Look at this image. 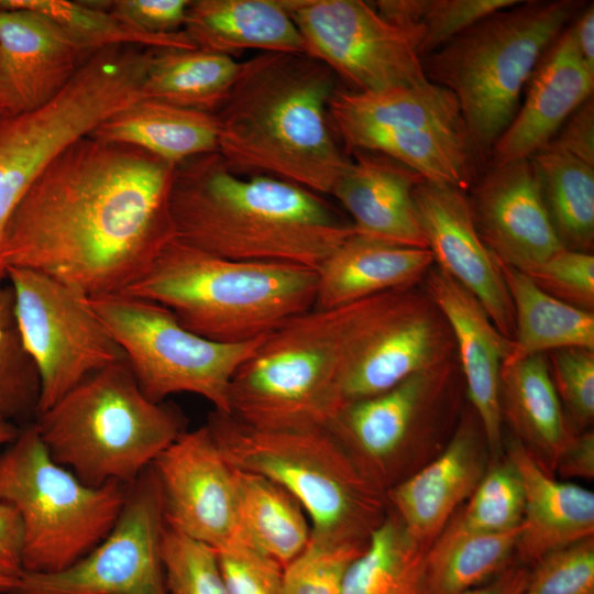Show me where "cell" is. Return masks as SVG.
<instances>
[{"label": "cell", "instance_id": "obj_1", "mask_svg": "<svg viewBox=\"0 0 594 594\" xmlns=\"http://www.w3.org/2000/svg\"><path fill=\"white\" fill-rule=\"evenodd\" d=\"M175 165L85 135L34 179L6 230L8 267L44 273L97 298L124 293L175 239Z\"/></svg>", "mask_w": 594, "mask_h": 594}, {"label": "cell", "instance_id": "obj_2", "mask_svg": "<svg viewBox=\"0 0 594 594\" xmlns=\"http://www.w3.org/2000/svg\"><path fill=\"white\" fill-rule=\"evenodd\" d=\"M169 216L176 240L234 261L312 270L354 234L316 193L266 175H239L218 152L175 167Z\"/></svg>", "mask_w": 594, "mask_h": 594}, {"label": "cell", "instance_id": "obj_3", "mask_svg": "<svg viewBox=\"0 0 594 594\" xmlns=\"http://www.w3.org/2000/svg\"><path fill=\"white\" fill-rule=\"evenodd\" d=\"M337 76L304 54L263 52L241 62L215 113L217 152L239 175H266L316 194L346 168L328 119Z\"/></svg>", "mask_w": 594, "mask_h": 594}, {"label": "cell", "instance_id": "obj_4", "mask_svg": "<svg viewBox=\"0 0 594 594\" xmlns=\"http://www.w3.org/2000/svg\"><path fill=\"white\" fill-rule=\"evenodd\" d=\"M316 290V270L223 258L174 239L124 294L166 307L202 338L241 343L312 309Z\"/></svg>", "mask_w": 594, "mask_h": 594}, {"label": "cell", "instance_id": "obj_5", "mask_svg": "<svg viewBox=\"0 0 594 594\" xmlns=\"http://www.w3.org/2000/svg\"><path fill=\"white\" fill-rule=\"evenodd\" d=\"M206 425L232 468L263 475L298 501L312 536L366 547L389 512L386 492L326 427L262 429L216 410Z\"/></svg>", "mask_w": 594, "mask_h": 594}, {"label": "cell", "instance_id": "obj_6", "mask_svg": "<svg viewBox=\"0 0 594 594\" xmlns=\"http://www.w3.org/2000/svg\"><path fill=\"white\" fill-rule=\"evenodd\" d=\"M51 457L89 486L130 485L187 428L148 399L125 360L86 377L33 420Z\"/></svg>", "mask_w": 594, "mask_h": 594}, {"label": "cell", "instance_id": "obj_7", "mask_svg": "<svg viewBox=\"0 0 594 594\" xmlns=\"http://www.w3.org/2000/svg\"><path fill=\"white\" fill-rule=\"evenodd\" d=\"M372 298L312 308L268 332L233 376L228 415L262 429L326 427L339 410L338 384Z\"/></svg>", "mask_w": 594, "mask_h": 594}, {"label": "cell", "instance_id": "obj_8", "mask_svg": "<svg viewBox=\"0 0 594 594\" xmlns=\"http://www.w3.org/2000/svg\"><path fill=\"white\" fill-rule=\"evenodd\" d=\"M580 1H520L421 58L427 79L455 97L479 156L514 119L540 59L580 12Z\"/></svg>", "mask_w": 594, "mask_h": 594}, {"label": "cell", "instance_id": "obj_9", "mask_svg": "<svg viewBox=\"0 0 594 594\" xmlns=\"http://www.w3.org/2000/svg\"><path fill=\"white\" fill-rule=\"evenodd\" d=\"M128 486H89L58 464L33 421L0 452V503L19 514L23 571H61L89 553L111 531Z\"/></svg>", "mask_w": 594, "mask_h": 594}, {"label": "cell", "instance_id": "obj_10", "mask_svg": "<svg viewBox=\"0 0 594 594\" xmlns=\"http://www.w3.org/2000/svg\"><path fill=\"white\" fill-rule=\"evenodd\" d=\"M328 119L348 152L387 156L424 180L466 191L479 157L453 94L427 81L377 92L338 88Z\"/></svg>", "mask_w": 594, "mask_h": 594}, {"label": "cell", "instance_id": "obj_11", "mask_svg": "<svg viewBox=\"0 0 594 594\" xmlns=\"http://www.w3.org/2000/svg\"><path fill=\"white\" fill-rule=\"evenodd\" d=\"M465 398L455 358L378 395L342 406L326 428L360 470L386 492L441 452Z\"/></svg>", "mask_w": 594, "mask_h": 594}, {"label": "cell", "instance_id": "obj_12", "mask_svg": "<svg viewBox=\"0 0 594 594\" xmlns=\"http://www.w3.org/2000/svg\"><path fill=\"white\" fill-rule=\"evenodd\" d=\"M88 300L123 351L139 387L155 403L189 393L230 414L233 376L266 336L220 343L189 331L169 309L145 298L121 293Z\"/></svg>", "mask_w": 594, "mask_h": 594}, {"label": "cell", "instance_id": "obj_13", "mask_svg": "<svg viewBox=\"0 0 594 594\" xmlns=\"http://www.w3.org/2000/svg\"><path fill=\"white\" fill-rule=\"evenodd\" d=\"M140 97L133 70L113 53L99 52L48 102L0 120V285L7 278L6 230L34 179L63 148Z\"/></svg>", "mask_w": 594, "mask_h": 594}, {"label": "cell", "instance_id": "obj_14", "mask_svg": "<svg viewBox=\"0 0 594 594\" xmlns=\"http://www.w3.org/2000/svg\"><path fill=\"white\" fill-rule=\"evenodd\" d=\"M7 278L19 332L40 378L36 414L89 375L125 360L87 297L29 268L8 267Z\"/></svg>", "mask_w": 594, "mask_h": 594}, {"label": "cell", "instance_id": "obj_15", "mask_svg": "<svg viewBox=\"0 0 594 594\" xmlns=\"http://www.w3.org/2000/svg\"><path fill=\"white\" fill-rule=\"evenodd\" d=\"M297 26L306 55L352 90L377 92L429 81L409 30L363 0H280Z\"/></svg>", "mask_w": 594, "mask_h": 594}, {"label": "cell", "instance_id": "obj_16", "mask_svg": "<svg viewBox=\"0 0 594 594\" xmlns=\"http://www.w3.org/2000/svg\"><path fill=\"white\" fill-rule=\"evenodd\" d=\"M455 358L451 329L422 288L374 296L338 384L339 409Z\"/></svg>", "mask_w": 594, "mask_h": 594}, {"label": "cell", "instance_id": "obj_17", "mask_svg": "<svg viewBox=\"0 0 594 594\" xmlns=\"http://www.w3.org/2000/svg\"><path fill=\"white\" fill-rule=\"evenodd\" d=\"M164 528L162 493L151 465L128 486L120 516L99 544L61 571H23L7 594H168Z\"/></svg>", "mask_w": 594, "mask_h": 594}, {"label": "cell", "instance_id": "obj_18", "mask_svg": "<svg viewBox=\"0 0 594 594\" xmlns=\"http://www.w3.org/2000/svg\"><path fill=\"white\" fill-rule=\"evenodd\" d=\"M152 468L167 527L215 550L238 534L235 470L207 425L186 429Z\"/></svg>", "mask_w": 594, "mask_h": 594}, {"label": "cell", "instance_id": "obj_19", "mask_svg": "<svg viewBox=\"0 0 594 594\" xmlns=\"http://www.w3.org/2000/svg\"><path fill=\"white\" fill-rule=\"evenodd\" d=\"M413 198L435 265L469 290L497 330L513 340V304L497 260L479 234L466 191L422 180Z\"/></svg>", "mask_w": 594, "mask_h": 594}, {"label": "cell", "instance_id": "obj_20", "mask_svg": "<svg viewBox=\"0 0 594 594\" xmlns=\"http://www.w3.org/2000/svg\"><path fill=\"white\" fill-rule=\"evenodd\" d=\"M468 197L480 237L505 264L525 271L565 249L530 158L492 165Z\"/></svg>", "mask_w": 594, "mask_h": 594}, {"label": "cell", "instance_id": "obj_21", "mask_svg": "<svg viewBox=\"0 0 594 594\" xmlns=\"http://www.w3.org/2000/svg\"><path fill=\"white\" fill-rule=\"evenodd\" d=\"M491 463L482 424L468 403L441 452L386 491L389 508L427 549L470 498Z\"/></svg>", "mask_w": 594, "mask_h": 594}, {"label": "cell", "instance_id": "obj_22", "mask_svg": "<svg viewBox=\"0 0 594 594\" xmlns=\"http://www.w3.org/2000/svg\"><path fill=\"white\" fill-rule=\"evenodd\" d=\"M421 283L451 329L468 403L482 424L491 461H496L505 454L499 388L512 340L497 330L469 290L436 265Z\"/></svg>", "mask_w": 594, "mask_h": 594}, {"label": "cell", "instance_id": "obj_23", "mask_svg": "<svg viewBox=\"0 0 594 594\" xmlns=\"http://www.w3.org/2000/svg\"><path fill=\"white\" fill-rule=\"evenodd\" d=\"M525 99L494 143L492 165L527 160L548 146L569 117L593 97L594 70L581 57L571 25L548 48Z\"/></svg>", "mask_w": 594, "mask_h": 594}, {"label": "cell", "instance_id": "obj_24", "mask_svg": "<svg viewBox=\"0 0 594 594\" xmlns=\"http://www.w3.org/2000/svg\"><path fill=\"white\" fill-rule=\"evenodd\" d=\"M331 195L352 217L354 233L396 245L428 249L413 191L424 178L381 154L351 152Z\"/></svg>", "mask_w": 594, "mask_h": 594}, {"label": "cell", "instance_id": "obj_25", "mask_svg": "<svg viewBox=\"0 0 594 594\" xmlns=\"http://www.w3.org/2000/svg\"><path fill=\"white\" fill-rule=\"evenodd\" d=\"M504 453L517 468L525 491V509L515 562L532 565L543 556L594 536V493L547 473L509 433Z\"/></svg>", "mask_w": 594, "mask_h": 594}, {"label": "cell", "instance_id": "obj_26", "mask_svg": "<svg viewBox=\"0 0 594 594\" xmlns=\"http://www.w3.org/2000/svg\"><path fill=\"white\" fill-rule=\"evenodd\" d=\"M435 265L428 249L358 234L343 241L316 270L315 309H332L421 284Z\"/></svg>", "mask_w": 594, "mask_h": 594}, {"label": "cell", "instance_id": "obj_27", "mask_svg": "<svg viewBox=\"0 0 594 594\" xmlns=\"http://www.w3.org/2000/svg\"><path fill=\"white\" fill-rule=\"evenodd\" d=\"M86 58L43 15L0 7V64L24 110L53 99Z\"/></svg>", "mask_w": 594, "mask_h": 594}, {"label": "cell", "instance_id": "obj_28", "mask_svg": "<svg viewBox=\"0 0 594 594\" xmlns=\"http://www.w3.org/2000/svg\"><path fill=\"white\" fill-rule=\"evenodd\" d=\"M499 405L509 435L554 475L562 453L579 432L564 413L546 354L503 363Z\"/></svg>", "mask_w": 594, "mask_h": 594}, {"label": "cell", "instance_id": "obj_29", "mask_svg": "<svg viewBox=\"0 0 594 594\" xmlns=\"http://www.w3.org/2000/svg\"><path fill=\"white\" fill-rule=\"evenodd\" d=\"M183 31L197 48L230 57L248 50L306 55L280 0L190 1Z\"/></svg>", "mask_w": 594, "mask_h": 594}, {"label": "cell", "instance_id": "obj_30", "mask_svg": "<svg viewBox=\"0 0 594 594\" xmlns=\"http://www.w3.org/2000/svg\"><path fill=\"white\" fill-rule=\"evenodd\" d=\"M92 136L142 150L172 165L217 152L215 114L143 98L117 112Z\"/></svg>", "mask_w": 594, "mask_h": 594}, {"label": "cell", "instance_id": "obj_31", "mask_svg": "<svg viewBox=\"0 0 594 594\" xmlns=\"http://www.w3.org/2000/svg\"><path fill=\"white\" fill-rule=\"evenodd\" d=\"M496 257V256H495ZM497 264L514 309L515 333L504 362L564 348L594 350V314L570 306L541 290L524 272Z\"/></svg>", "mask_w": 594, "mask_h": 594}, {"label": "cell", "instance_id": "obj_32", "mask_svg": "<svg viewBox=\"0 0 594 594\" xmlns=\"http://www.w3.org/2000/svg\"><path fill=\"white\" fill-rule=\"evenodd\" d=\"M519 532L474 531L451 518L426 552L428 594H464L497 576L514 563Z\"/></svg>", "mask_w": 594, "mask_h": 594}, {"label": "cell", "instance_id": "obj_33", "mask_svg": "<svg viewBox=\"0 0 594 594\" xmlns=\"http://www.w3.org/2000/svg\"><path fill=\"white\" fill-rule=\"evenodd\" d=\"M240 66L233 57L200 48L154 51L142 92L146 99L215 114Z\"/></svg>", "mask_w": 594, "mask_h": 594}, {"label": "cell", "instance_id": "obj_34", "mask_svg": "<svg viewBox=\"0 0 594 594\" xmlns=\"http://www.w3.org/2000/svg\"><path fill=\"white\" fill-rule=\"evenodd\" d=\"M234 470L240 530L285 568L310 539L311 527L304 508L274 481Z\"/></svg>", "mask_w": 594, "mask_h": 594}, {"label": "cell", "instance_id": "obj_35", "mask_svg": "<svg viewBox=\"0 0 594 594\" xmlns=\"http://www.w3.org/2000/svg\"><path fill=\"white\" fill-rule=\"evenodd\" d=\"M0 7L31 10L43 15L86 56L118 46L155 51L197 48L184 31L151 34L130 25L105 6L69 0H0Z\"/></svg>", "mask_w": 594, "mask_h": 594}, {"label": "cell", "instance_id": "obj_36", "mask_svg": "<svg viewBox=\"0 0 594 594\" xmlns=\"http://www.w3.org/2000/svg\"><path fill=\"white\" fill-rule=\"evenodd\" d=\"M426 552L389 508L348 569L341 594H428Z\"/></svg>", "mask_w": 594, "mask_h": 594}, {"label": "cell", "instance_id": "obj_37", "mask_svg": "<svg viewBox=\"0 0 594 594\" xmlns=\"http://www.w3.org/2000/svg\"><path fill=\"white\" fill-rule=\"evenodd\" d=\"M530 161L557 234L568 250L594 245V165L571 154L543 148Z\"/></svg>", "mask_w": 594, "mask_h": 594}, {"label": "cell", "instance_id": "obj_38", "mask_svg": "<svg viewBox=\"0 0 594 594\" xmlns=\"http://www.w3.org/2000/svg\"><path fill=\"white\" fill-rule=\"evenodd\" d=\"M38 398L40 378L19 332L12 287L0 285V417L31 422Z\"/></svg>", "mask_w": 594, "mask_h": 594}, {"label": "cell", "instance_id": "obj_39", "mask_svg": "<svg viewBox=\"0 0 594 594\" xmlns=\"http://www.w3.org/2000/svg\"><path fill=\"white\" fill-rule=\"evenodd\" d=\"M518 2L520 0H399L395 19L411 32L422 58L482 19Z\"/></svg>", "mask_w": 594, "mask_h": 594}, {"label": "cell", "instance_id": "obj_40", "mask_svg": "<svg viewBox=\"0 0 594 594\" xmlns=\"http://www.w3.org/2000/svg\"><path fill=\"white\" fill-rule=\"evenodd\" d=\"M525 491L520 474L504 454L491 461L482 481L452 516L462 527L482 532H502L520 527Z\"/></svg>", "mask_w": 594, "mask_h": 594}, {"label": "cell", "instance_id": "obj_41", "mask_svg": "<svg viewBox=\"0 0 594 594\" xmlns=\"http://www.w3.org/2000/svg\"><path fill=\"white\" fill-rule=\"evenodd\" d=\"M162 561L168 594H229L216 550L166 525Z\"/></svg>", "mask_w": 594, "mask_h": 594}, {"label": "cell", "instance_id": "obj_42", "mask_svg": "<svg viewBox=\"0 0 594 594\" xmlns=\"http://www.w3.org/2000/svg\"><path fill=\"white\" fill-rule=\"evenodd\" d=\"M365 548L310 535L284 568L285 594H341L348 569Z\"/></svg>", "mask_w": 594, "mask_h": 594}, {"label": "cell", "instance_id": "obj_43", "mask_svg": "<svg viewBox=\"0 0 594 594\" xmlns=\"http://www.w3.org/2000/svg\"><path fill=\"white\" fill-rule=\"evenodd\" d=\"M564 413L575 431L594 421V350L564 348L546 354Z\"/></svg>", "mask_w": 594, "mask_h": 594}, {"label": "cell", "instance_id": "obj_44", "mask_svg": "<svg viewBox=\"0 0 594 594\" xmlns=\"http://www.w3.org/2000/svg\"><path fill=\"white\" fill-rule=\"evenodd\" d=\"M531 566L522 594H594V536L554 550Z\"/></svg>", "mask_w": 594, "mask_h": 594}, {"label": "cell", "instance_id": "obj_45", "mask_svg": "<svg viewBox=\"0 0 594 594\" xmlns=\"http://www.w3.org/2000/svg\"><path fill=\"white\" fill-rule=\"evenodd\" d=\"M216 552L229 594H285L283 565L241 530Z\"/></svg>", "mask_w": 594, "mask_h": 594}, {"label": "cell", "instance_id": "obj_46", "mask_svg": "<svg viewBox=\"0 0 594 594\" xmlns=\"http://www.w3.org/2000/svg\"><path fill=\"white\" fill-rule=\"evenodd\" d=\"M524 272L548 295L594 314V255L563 249Z\"/></svg>", "mask_w": 594, "mask_h": 594}, {"label": "cell", "instance_id": "obj_47", "mask_svg": "<svg viewBox=\"0 0 594 594\" xmlns=\"http://www.w3.org/2000/svg\"><path fill=\"white\" fill-rule=\"evenodd\" d=\"M188 0H117L105 6L130 25L151 33L183 31Z\"/></svg>", "mask_w": 594, "mask_h": 594}, {"label": "cell", "instance_id": "obj_48", "mask_svg": "<svg viewBox=\"0 0 594 594\" xmlns=\"http://www.w3.org/2000/svg\"><path fill=\"white\" fill-rule=\"evenodd\" d=\"M547 147L565 152L590 165H594L593 97L584 101L569 117Z\"/></svg>", "mask_w": 594, "mask_h": 594}, {"label": "cell", "instance_id": "obj_49", "mask_svg": "<svg viewBox=\"0 0 594 594\" xmlns=\"http://www.w3.org/2000/svg\"><path fill=\"white\" fill-rule=\"evenodd\" d=\"M23 531L18 512L0 503V573L18 578L22 565Z\"/></svg>", "mask_w": 594, "mask_h": 594}, {"label": "cell", "instance_id": "obj_50", "mask_svg": "<svg viewBox=\"0 0 594 594\" xmlns=\"http://www.w3.org/2000/svg\"><path fill=\"white\" fill-rule=\"evenodd\" d=\"M564 479L594 477V431L587 429L576 433L562 453L556 473Z\"/></svg>", "mask_w": 594, "mask_h": 594}, {"label": "cell", "instance_id": "obj_51", "mask_svg": "<svg viewBox=\"0 0 594 594\" xmlns=\"http://www.w3.org/2000/svg\"><path fill=\"white\" fill-rule=\"evenodd\" d=\"M528 576L529 568L514 562L491 581L464 594H522Z\"/></svg>", "mask_w": 594, "mask_h": 594}, {"label": "cell", "instance_id": "obj_52", "mask_svg": "<svg viewBox=\"0 0 594 594\" xmlns=\"http://www.w3.org/2000/svg\"><path fill=\"white\" fill-rule=\"evenodd\" d=\"M571 25L573 37L578 51L586 63L594 70V6H587L580 11Z\"/></svg>", "mask_w": 594, "mask_h": 594}, {"label": "cell", "instance_id": "obj_53", "mask_svg": "<svg viewBox=\"0 0 594 594\" xmlns=\"http://www.w3.org/2000/svg\"><path fill=\"white\" fill-rule=\"evenodd\" d=\"M21 111L24 109L11 89L0 64V120Z\"/></svg>", "mask_w": 594, "mask_h": 594}, {"label": "cell", "instance_id": "obj_54", "mask_svg": "<svg viewBox=\"0 0 594 594\" xmlns=\"http://www.w3.org/2000/svg\"><path fill=\"white\" fill-rule=\"evenodd\" d=\"M20 427L0 417V444L11 443L18 436Z\"/></svg>", "mask_w": 594, "mask_h": 594}, {"label": "cell", "instance_id": "obj_55", "mask_svg": "<svg viewBox=\"0 0 594 594\" xmlns=\"http://www.w3.org/2000/svg\"><path fill=\"white\" fill-rule=\"evenodd\" d=\"M16 579L0 573V593L7 594L15 585Z\"/></svg>", "mask_w": 594, "mask_h": 594}]
</instances>
